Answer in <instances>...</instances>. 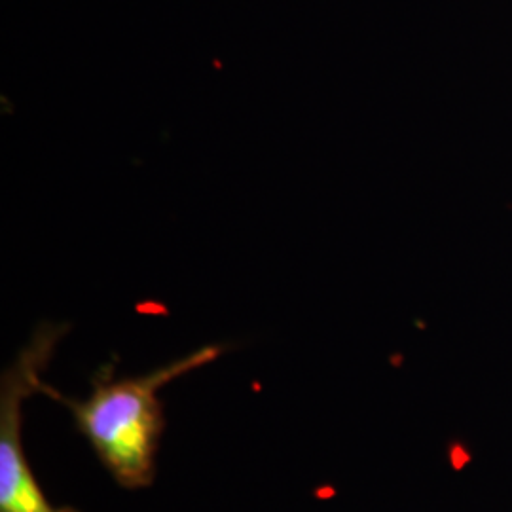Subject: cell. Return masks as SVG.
<instances>
[{
    "label": "cell",
    "instance_id": "1",
    "mask_svg": "<svg viewBox=\"0 0 512 512\" xmlns=\"http://www.w3.org/2000/svg\"><path fill=\"white\" fill-rule=\"evenodd\" d=\"M222 353V346L211 344L135 378H112L109 366L93 376L92 393L84 401L63 397L46 384L40 393L67 406L76 429L90 442L116 484L126 490H141L154 480V459L164 433L160 389L217 361Z\"/></svg>",
    "mask_w": 512,
    "mask_h": 512
},
{
    "label": "cell",
    "instance_id": "2",
    "mask_svg": "<svg viewBox=\"0 0 512 512\" xmlns=\"http://www.w3.org/2000/svg\"><path fill=\"white\" fill-rule=\"evenodd\" d=\"M65 329L46 325L2 374L0 384V512H80L55 507L38 486L23 450V403L40 393L42 370Z\"/></svg>",
    "mask_w": 512,
    "mask_h": 512
}]
</instances>
